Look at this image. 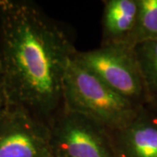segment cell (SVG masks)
Returning <instances> with one entry per match:
<instances>
[{"label":"cell","instance_id":"obj_1","mask_svg":"<svg viewBox=\"0 0 157 157\" xmlns=\"http://www.w3.org/2000/svg\"><path fill=\"white\" fill-rule=\"evenodd\" d=\"M76 51L34 2L0 0V83L8 106L51 128L63 110L64 77Z\"/></svg>","mask_w":157,"mask_h":157},{"label":"cell","instance_id":"obj_2","mask_svg":"<svg viewBox=\"0 0 157 157\" xmlns=\"http://www.w3.org/2000/svg\"><path fill=\"white\" fill-rule=\"evenodd\" d=\"M143 107L119 94L72 58L63 82V109L88 118L109 132L128 126Z\"/></svg>","mask_w":157,"mask_h":157},{"label":"cell","instance_id":"obj_3","mask_svg":"<svg viewBox=\"0 0 157 157\" xmlns=\"http://www.w3.org/2000/svg\"><path fill=\"white\" fill-rule=\"evenodd\" d=\"M73 58L136 107H145L148 104L133 46L128 44H101L94 50L76 51Z\"/></svg>","mask_w":157,"mask_h":157},{"label":"cell","instance_id":"obj_4","mask_svg":"<svg viewBox=\"0 0 157 157\" xmlns=\"http://www.w3.org/2000/svg\"><path fill=\"white\" fill-rule=\"evenodd\" d=\"M51 131L54 157H115L110 132L80 114L63 109Z\"/></svg>","mask_w":157,"mask_h":157},{"label":"cell","instance_id":"obj_5","mask_svg":"<svg viewBox=\"0 0 157 157\" xmlns=\"http://www.w3.org/2000/svg\"><path fill=\"white\" fill-rule=\"evenodd\" d=\"M0 157H54L51 128L7 105L0 113Z\"/></svg>","mask_w":157,"mask_h":157},{"label":"cell","instance_id":"obj_6","mask_svg":"<svg viewBox=\"0 0 157 157\" xmlns=\"http://www.w3.org/2000/svg\"><path fill=\"white\" fill-rule=\"evenodd\" d=\"M110 135L115 157H157V113L147 107L128 126Z\"/></svg>","mask_w":157,"mask_h":157},{"label":"cell","instance_id":"obj_7","mask_svg":"<svg viewBox=\"0 0 157 157\" xmlns=\"http://www.w3.org/2000/svg\"><path fill=\"white\" fill-rule=\"evenodd\" d=\"M138 12V0L105 1L102 16L101 44L131 45L130 40L135 31Z\"/></svg>","mask_w":157,"mask_h":157},{"label":"cell","instance_id":"obj_8","mask_svg":"<svg viewBox=\"0 0 157 157\" xmlns=\"http://www.w3.org/2000/svg\"><path fill=\"white\" fill-rule=\"evenodd\" d=\"M133 49L149 104L157 99V39L138 43L133 46Z\"/></svg>","mask_w":157,"mask_h":157},{"label":"cell","instance_id":"obj_9","mask_svg":"<svg viewBox=\"0 0 157 157\" xmlns=\"http://www.w3.org/2000/svg\"><path fill=\"white\" fill-rule=\"evenodd\" d=\"M139 12L130 45L157 39V0H138Z\"/></svg>","mask_w":157,"mask_h":157},{"label":"cell","instance_id":"obj_10","mask_svg":"<svg viewBox=\"0 0 157 157\" xmlns=\"http://www.w3.org/2000/svg\"><path fill=\"white\" fill-rule=\"evenodd\" d=\"M6 106H7V101H6V96H5L2 86H1V83H0V113L4 110V108Z\"/></svg>","mask_w":157,"mask_h":157},{"label":"cell","instance_id":"obj_11","mask_svg":"<svg viewBox=\"0 0 157 157\" xmlns=\"http://www.w3.org/2000/svg\"><path fill=\"white\" fill-rule=\"evenodd\" d=\"M148 105H150L152 107V110L157 113V99H155V101H152L151 103H149Z\"/></svg>","mask_w":157,"mask_h":157}]
</instances>
